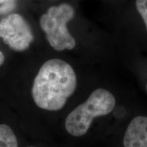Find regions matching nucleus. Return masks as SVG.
Segmentation results:
<instances>
[{"label": "nucleus", "instance_id": "4", "mask_svg": "<svg viewBox=\"0 0 147 147\" xmlns=\"http://www.w3.org/2000/svg\"><path fill=\"white\" fill-rule=\"evenodd\" d=\"M0 38L19 57L46 49L43 40H39L32 27L23 15L12 12L0 20Z\"/></svg>", "mask_w": 147, "mask_h": 147}, {"label": "nucleus", "instance_id": "8", "mask_svg": "<svg viewBox=\"0 0 147 147\" xmlns=\"http://www.w3.org/2000/svg\"><path fill=\"white\" fill-rule=\"evenodd\" d=\"M17 0H0V16L12 12L16 7Z\"/></svg>", "mask_w": 147, "mask_h": 147}, {"label": "nucleus", "instance_id": "7", "mask_svg": "<svg viewBox=\"0 0 147 147\" xmlns=\"http://www.w3.org/2000/svg\"><path fill=\"white\" fill-rule=\"evenodd\" d=\"M136 8L141 16L147 33V0H136Z\"/></svg>", "mask_w": 147, "mask_h": 147}, {"label": "nucleus", "instance_id": "5", "mask_svg": "<svg viewBox=\"0 0 147 147\" xmlns=\"http://www.w3.org/2000/svg\"><path fill=\"white\" fill-rule=\"evenodd\" d=\"M121 144L125 147H147L146 115H136L125 123Z\"/></svg>", "mask_w": 147, "mask_h": 147}, {"label": "nucleus", "instance_id": "10", "mask_svg": "<svg viewBox=\"0 0 147 147\" xmlns=\"http://www.w3.org/2000/svg\"><path fill=\"white\" fill-rule=\"evenodd\" d=\"M145 89H146V93H147V80H146V83H145Z\"/></svg>", "mask_w": 147, "mask_h": 147}, {"label": "nucleus", "instance_id": "2", "mask_svg": "<svg viewBox=\"0 0 147 147\" xmlns=\"http://www.w3.org/2000/svg\"><path fill=\"white\" fill-rule=\"evenodd\" d=\"M122 106L119 95L108 84H93L61 121L57 134L65 142L80 144L89 140L104 123L119 119Z\"/></svg>", "mask_w": 147, "mask_h": 147}, {"label": "nucleus", "instance_id": "9", "mask_svg": "<svg viewBox=\"0 0 147 147\" xmlns=\"http://www.w3.org/2000/svg\"><path fill=\"white\" fill-rule=\"evenodd\" d=\"M5 61V57L4 53L0 50V67H1Z\"/></svg>", "mask_w": 147, "mask_h": 147}, {"label": "nucleus", "instance_id": "3", "mask_svg": "<svg viewBox=\"0 0 147 147\" xmlns=\"http://www.w3.org/2000/svg\"><path fill=\"white\" fill-rule=\"evenodd\" d=\"M75 10L68 3L52 5L39 18V26L47 49L87 62L83 51L84 42L71 32L69 23Z\"/></svg>", "mask_w": 147, "mask_h": 147}, {"label": "nucleus", "instance_id": "1", "mask_svg": "<svg viewBox=\"0 0 147 147\" xmlns=\"http://www.w3.org/2000/svg\"><path fill=\"white\" fill-rule=\"evenodd\" d=\"M88 62L44 49L19 57V125L33 139L57 134L67 112L90 86Z\"/></svg>", "mask_w": 147, "mask_h": 147}, {"label": "nucleus", "instance_id": "6", "mask_svg": "<svg viewBox=\"0 0 147 147\" xmlns=\"http://www.w3.org/2000/svg\"><path fill=\"white\" fill-rule=\"evenodd\" d=\"M25 144L23 135L8 124H0V147H18Z\"/></svg>", "mask_w": 147, "mask_h": 147}]
</instances>
